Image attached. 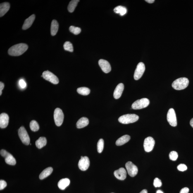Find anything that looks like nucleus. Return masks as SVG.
I'll return each mask as SVG.
<instances>
[{
    "instance_id": "6e6552de",
    "label": "nucleus",
    "mask_w": 193,
    "mask_h": 193,
    "mask_svg": "<svg viewBox=\"0 0 193 193\" xmlns=\"http://www.w3.org/2000/svg\"><path fill=\"white\" fill-rule=\"evenodd\" d=\"M0 153L1 155L5 158V162L7 164L11 165H15L16 164V160L10 153L4 149H1Z\"/></svg>"
},
{
    "instance_id": "72a5a7b5",
    "label": "nucleus",
    "mask_w": 193,
    "mask_h": 193,
    "mask_svg": "<svg viewBox=\"0 0 193 193\" xmlns=\"http://www.w3.org/2000/svg\"><path fill=\"white\" fill-rule=\"evenodd\" d=\"M153 185L155 187H160L162 185V183L161 180L158 178L154 179L153 182Z\"/></svg>"
},
{
    "instance_id": "2eb2a0df",
    "label": "nucleus",
    "mask_w": 193,
    "mask_h": 193,
    "mask_svg": "<svg viewBox=\"0 0 193 193\" xmlns=\"http://www.w3.org/2000/svg\"><path fill=\"white\" fill-rule=\"evenodd\" d=\"M114 174L118 180H123L126 178L127 172L125 168H120L118 170L115 171Z\"/></svg>"
},
{
    "instance_id": "7ed1b4c3",
    "label": "nucleus",
    "mask_w": 193,
    "mask_h": 193,
    "mask_svg": "<svg viewBox=\"0 0 193 193\" xmlns=\"http://www.w3.org/2000/svg\"><path fill=\"white\" fill-rule=\"evenodd\" d=\"M138 115L134 114H128L123 115L118 118V121L120 123L127 124L134 123L138 120Z\"/></svg>"
},
{
    "instance_id": "c9c22d12",
    "label": "nucleus",
    "mask_w": 193,
    "mask_h": 193,
    "mask_svg": "<svg viewBox=\"0 0 193 193\" xmlns=\"http://www.w3.org/2000/svg\"><path fill=\"white\" fill-rule=\"evenodd\" d=\"M7 184L5 181L3 180H0V189L2 190L7 186Z\"/></svg>"
},
{
    "instance_id": "393cba45",
    "label": "nucleus",
    "mask_w": 193,
    "mask_h": 193,
    "mask_svg": "<svg viewBox=\"0 0 193 193\" xmlns=\"http://www.w3.org/2000/svg\"><path fill=\"white\" fill-rule=\"evenodd\" d=\"M47 143V141L45 137H41L38 139L36 142V147L38 149H41L45 146Z\"/></svg>"
},
{
    "instance_id": "f8f14e48",
    "label": "nucleus",
    "mask_w": 193,
    "mask_h": 193,
    "mask_svg": "<svg viewBox=\"0 0 193 193\" xmlns=\"http://www.w3.org/2000/svg\"><path fill=\"white\" fill-rule=\"evenodd\" d=\"M155 144V141L152 137H149L144 139V146L145 151L150 152L152 150Z\"/></svg>"
},
{
    "instance_id": "f3484780",
    "label": "nucleus",
    "mask_w": 193,
    "mask_h": 193,
    "mask_svg": "<svg viewBox=\"0 0 193 193\" xmlns=\"http://www.w3.org/2000/svg\"><path fill=\"white\" fill-rule=\"evenodd\" d=\"M124 89V86L123 83L119 84L117 86L114 92V97L115 99H118L121 96Z\"/></svg>"
},
{
    "instance_id": "473e14b6",
    "label": "nucleus",
    "mask_w": 193,
    "mask_h": 193,
    "mask_svg": "<svg viewBox=\"0 0 193 193\" xmlns=\"http://www.w3.org/2000/svg\"><path fill=\"white\" fill-rule=\"evenodd\" d=\"M178 157V153L175 151H172L169 154V158L172 161H176Z\"/></svg>"
},
{
    "instance_id": "e433bc0d",
    "label": "nucleus",
    "mask_w": 193,
    "mask_h": 193,
    "mask_svg": "<svg viewBox=\"0 0 193 193\" xmlns=\"http://www.w3.org/2000/svg\"><path fill=\"white\" fill-rule=\"evenodd\" d=\"M19 83L20 87L22 89L25 88L26 87V83L23 79H21V80L19 81Z\"/></svg>"
},
{
    "instance_id": "4468645a",
    "label": "nucleus",
    "mask_w": 193,
    "mask_h": 193,
    "mask_svg": "<svg viewBox=\"0 0 193 193\" xmlns=\"http://www.w3.org/2000/svg\"><path fill=\"white\" fill-rule=\"evenodd\" d=\"M99 66L102 70L105 73H107L111 71V68L110 64L106 60L103 59H100L99 62Z\"/></svg>"
},
{
    "instance_id": "58836bf2",
    "label": "nucleus",
    "mask_w": 193,
    "mask_h": 193,
    "mask_svg": "<svg viewBox=\"0 0 193 193\" xmlns=\"http://www.w3.org/2000/svg\"><path fill=\"white\" fill-rule=\"evenodd\" d=\"M4 84L3 82H0V95H1L2 94V90L4 89Z\"/></svg>"
},
{
    "instance_id": "aec40b11",
    "label": "nucleus",
    "mask_w": 193,
    "mask_h": 193,
    "mask_svg": "<svg viewBox=\"0 0 193 193\" xmlns=\"http://www.w3.org/2000/svg\"><path fill=\"white\" fill-rule=\"evenodd\" d=\"M89 124V120L87 118L83 117L79 119L76 123L77 127L78 128H81L87 126Z\"/></svg>"
},
{
    "instance_id": "0eeeda50",
    "label": "nucleus",
    "mask_w": 193,
    "mask_h": 193,
    "mask_svg": "<svg viewBox=\"0 0 193 193\" xmlns=\"http://www.w3.org/2000/svg\"><path fill=\"white\" fill-rule=\"evenodd\" d=\"M42 77L45 80L51 82L53 84H56L59 83V80L58 77L54 74L48 70H46V71L43 72Z\"/></svg>"
},
{
    "instance_id": "f257e3e1",
    "label": "nucleus",
    "mask_w": 193,
    "mask_h": 193,
    "mask_svg": "<svg viewBox=\"0 0 193 193\" xmlns=\"http://www.w3.org/2000/svg\"><path fill=\"white\" fill-rule=\"evenodd\" d=\"M28 49V46L25 44H20L12 46L9 49L8 53L11 56H18L23 54Z\"/></svg>"
},
{
    "instance_id": "9b49d317",
    "label": "nucleus",
    "mask_w": 193,
    "mask_h": 193,
    "mask_svg": "<svg viewBox=\"0 0 193 193\" xmlns=\"http://www.w3.org/2000/svg\"><path fill=\"white\" fill-rule=\"evenodd\" d=\"M145 70V67L144 64L142 62L139 63L137 65L134 73V78L135 80H139L142 77Z\"/></svg>"
},
{
    "instance_id": "c85d7f7f",
    "label": "nucleus",
    "mask_w": 193,
    "mask_h": 193,
    "mask_svg": "<svg viewBox=\"0 0 193 193\" xmlns=\"http://www.w3.org/2000/svg\"><path fill=\"white\" fill-rule=\"evenodd\" d=\"M30 127L31 130L33 132L37 131L39 129V124L35 120H33L30 122Z\"/></svg>"
},
{
    "instance_id": "2f4dec72",
    "label": "nucleus",
    "mask_w": 193,
    "mask_h": 193,
    "mask_svg": "<svg viewBox=\"0 0 193 193\" xmlns=\"http://www.w3.org/2000/svg\"><path fill=\"white\" fill-rule=\"evenodd\" d=\"M69 30L70 32H72L75 35H78L80 34L81 31V30L80 28L75 27L73 26H71L69 28Z\"/></svg>"
},
{
    "instance_id": "39448f33",
    "label": "nucleus",
    "mask_w": 193,
    "mask_h": 193,
    "mask_svg": "<svg viewBox=\"0 0 193 193\" xmlns=\"http://www.w3.org/2000/svg\"><path fill=\"white\" fill-rule=\"evenodd\" d=\"M18 134L20 140L23 144L26 145L30 144V138L25 127H20L19 129Z\"/></svg>"
},
{
    "instance_id": "ea45409f",
    "label": "nucleus",
    "mask_w": 193,
    "mask_h": 193,
    "mask_svg": "<svg viewBox=\"0 0 193 193\" xmlns=\"http://www.w3.org/2000/svg\"><path fill=\"white\" fill-rule=\"evenodd\" d=\"M145 1L146 2L149 3H151H151H154L155 1V0H146Z\"/></svg>"
},
{
    "instance_id": "37998d69",
    "label": "nucleus",
    "mask_w": 193,
    "mask_h": 193,
    "mask_svg": "<svg viewBox=\"0 0 193 193\" xmlns=\"http://www.w3.org/2000/svg\"><path fill=\"white\" fill-rule=\"evenodd\" d=\"M156 193H163V191L161 190H158L157 191Z\"/></svg>"
},
{
    "instance_id": "f03ea898",
    "label": "nucleus",
    "mask_w": 193,
    "mask_h": 193,
    "mask_svg": "<svg viewBox=\"0 0 193 193\" xmlns=\"http://www.w3.org/2000/svg\"><path fill=\"white\" fill-rule=\"evenodd\" d=\"M188 79L182 77L177 79L172 83V87L176 90H181L185 89L187 87L189 84Z\"/></svg>"
},
{
    "instance_id": "9d476101",
    "label": "nucleus",
    "mask_w": 193,
    "mask_h": 193,
    "mask_svg": "<svg viewBox=\"0 0 193 193\" xmlns=\"http://www.w3.org/2000/svg\"><path fill=\"white\" fill-rule=\"evenodd\" d=\"M125 166L128 175L130 176L134 177L137 175L138 169L137 167L131 162H127Z\"/></svg>"
},
{
    "instance_id": "4c0bfd02",
    "label": "nucleus",
    "mask_w": 193,
    "mask_h": 193,
    "mask_svg": "<svg viewBox=\"0 0 193 193\" xmlns=\"http://www.w3.org/2000/svg\"><path fill=\"white\" fill-rule=\"evenodd\" d=\"M189 189L188 188L185 187L181 189L180 193H188Z\"/></svg>"
},
{
    "instance_id": "b1692460",
    "label": "nucleus",
    "mask_w": 193,
    "mask_h": 193,
    "mask_svg": "<svg viewBox=\"0 0 193 193\" xmlns=\"http://www.w3.org/2000/svg\"><path fill=\"white\" fill-rule=\"evenodd\" d=\"M59 28V24L56 20H53L52 22L51 25V31L52 36L56 35Z\"/></svg>"
},
{
    "instance_id": "4be33fe9",
    "label": "nucleus",
    "mask_w": 193,
    "mask_h": 193,
    "mask_svg": "<svg viewBox=\"0 0 193 193\" xmlns=\"http://www.w3.org/2000/svg\"><path fill=\"white\" fill-rule=\"evenodd\" d=\"M131 137L128 135H125L122 136L121 137L118 139L116 141L115 144L117 146H120L122 145L127 143L130 141Z\"/></svg>"
},
{
    "instance_id": "20e7f679",
    "label": "nucleus",
    "mask_w": 193,
    "mask_h": 193,
    "mask_svg": "<svg viewBox=\"0 0 193 193\" xmlns=\"http://www.w3.org/2000/svg\"><path fill=\"white\" fill-rule=\"evenodd\" d=\"M149 104V99L146 98H143L134 102L132 105V108L134 110L141 109L147 107Z\"/></svg>"
},
{
    "instance_id": "bb28decb",
    "label": "nucleus",
    "mask_w": 193,
    "mask_h": 193,
    "mask_svg": "<svg viewBox=\"0 0 193 193\" xmlns=\"http://www.w3.org/2000/svg\"><path fill=\"white\" fill-rule=\"evenodd\" d=\"M79 1V0H72L70 1L68 7V11L70 12H73Z\"/></svg>"
},
{
    "instance_id": "f704fd0d",
    "label": "nucleus",
    "mask_w": 193,
    "mask_h": 193,
    "mask_svg": "<svg viewBox=\"0 0 193 193\" xmlns=\"http://www.w3.org/2000/svg\"><path fill=\"white\" fill-rule=\"evenodd\" d=\"M177 169L181 171H184L187 170V167L184 164H181L177 166Z\"/></svg>"
},
{
    "instance_id": "412c9836",
    "label": "nucleus",
    "mask_w": 193,
    "mask_h": 193,
    "mask_svg": "<svg viewBox=\"0 0 193 193\" xmlns=\"http://www.w3.org/2000/svg\"><path fill=\"white\" fill-rule=\"evenodd\" d=\"M70 183V181L68 178H65L61 179L58 182V186L59 189L64 190L69 185Z\"/></svg>"
},
{
    "instance_id": "cd10ccee",
    "label": "nucleus",
    "mask_w": 193,
    "mask_h": 193,
    "mask_svg": "<svg viewBox=\"0 0 193 193\" xmlns=\"http://www.w3.org/2000/svg\"><path fill=\"white\" fill-rule=\"evenodd\" d=\"M77 92L79 94L83 96H87L90 94V90L88 88L82 87L77 89Z\"/></svg>"
},
{
    "instance_id": "dca6fc26",
    "label": "nucleus",
    "mask_w": 193,
    "mask_h": 193,
    "mask_svg": "<svg viewBox=\"0 0 193 193\" xmlns=\"http://www.w3.org/2000/svg\"><path fill=\"white\" fill-rule=\"evenodd\" d=\"M9 120V117L6 113H1L0 115V127L4 128L8 126Z\"/></svg>"
},
{
    "instance_id": "6ab92c4d",
    "label": "nucleus",
    "mask_w": 193,
    "mask_h": 193,
    "mask_svg": "<svg viewBox=\"0 0 193 193\" xmlns=\"http://www.w3.org/2000/svg\"><path fill=\"white\" fill-rule=\"evenodd\" d=\"M10 5L8 2L1 3L0 5V17H2L6 14L9 10Z\"/></svg>"
},
{
    "instance_id": "1a4fd4ad",
    "label": "nucleus",
    "mask_w": 193,
    "mask_h": 193,
    "mask_svg": "<svg viewBox=\"0 0 193 193\" xmlns=\"http://www.w3.org/2000/svg\"><path fill=\"white\" fill-rule=\"evenodd\" d=\"M167 120L171 126L173 127L177 126L176 116L175 110L173 108H170L168 110V114H167Z\"/></svg>"
},
{
    "instance_id": "ddd939ff",
    "label": "nucleus",
    "mask_w": 193,
    "mask_h": 193,
    "mask_svg": "<svg viewBox=\"0 0 193 193\" xmlns=\"http://www.w3.org/2000/svg\"><path fill=\"white\" fill-rule=\"evenodd\" d=\"M90 165V161L88 157L87 156L81 157V159L79 161L78 168L82 171L87 170Z\"/></svg>"
},
{
    "instance_id": "5701e85b",
    "label": "nucleus",
    "mask_w": 193,
    "mask_h": 193,
    "mask_svg": "<svg viewBox=\"0 0 193 193\" xmlns=\"http://www.w3.org/2000/svg\"><path fill=\"white\" fill-rule=\"evenodd\" d=\"M53 171V169L51 167H49V168H46L41 172L39 175V179L41 180H43V179L46 178L51 174Z\"/></svg>"
},
{
    "instance_id": "a211bd4d",
    "label": "nucleus",
    "mask_w": 193,
    "mask_h": 193,
    "mask_svg": "<svg viewBox=\"0 0 193 193\" xmlns=\"http://www.w3.org/2000/svg\"><path fill=\"white\" fill-rule=\"evenodd\" d=\"M35 19V15H31L29 18H27L24 22L22 27V29L23 30H26L30 28L33 23Z\"/></svg>"
},
{
    "instance_id": "c756f323",
    "label": "nucleus",
    "mask_w": 193,
    "mask_h": 193,
    "mask_svg": "<svg viewBox=\"0 0 193 193\" xmlns=\"http://www.w3.org/2000/svg\"><path fill=\"white\" fill-rule=\"evenodd\" d=\"M64 48L65 50L73 52V45L71 43L68 41L65 42L63 45Z\"/></svg>"
},
{
    "instance_id": "a878e982",
    "label": "nucleus",
    "mask_w": 193,
    "mask_h": 193,
    "mask_svg": "<svg viewBox=\"0 0 193 193\" xmlns=\"http://www.w3.org/2000/svg\"><path fill=\"white\" fill-rule=\"evenodd\" d=\"M114 11L115 13L119 14L121 16H123L126 13L127 10L125 7L118 6L115 8Z\"/></svg>"
},
{
    "instance_id": "423d86ee",
    "label": "nucleus",
    "mask_w": 193,
    "mask_h": 193,
    "mask_svg": "<svg viewBox=\"0 0 193 193\" xmlns=\"http://www.w3.org/2000/svg\"><path fill=\"white\" fill-rule=\"evenodd\" d=\"M64 115L62 111L59 108L55 110L54 113V118L55 124L57 126H60L63 123Z\"/></svg>"
},
{
    "instance_id": "79ce46f5",
    "label": "nucleus",
    "mask_w": 193,
    "mask_h": 193,
    "mask_svg": "<svg viewBox=\"0 0 193 193\" xmlns=\"http://www.w3.org/2000/svg\"><path fill=\"white\" fill-rule=\"evenodd\" d=\"M190 124L191 126L193 128V118L192 119L190 120Z\"/></svg>"
},
{
    "instance_id": "7c9ffc66",
    "label": "nucleus",
    "mask_w": 193,
    "mask_h": 193,
    "mask_svg": "<svg viewBox=\"0 0 193 193\" xmlns=\"http://www.w3.org/2000/svg\"><path fill=\"white\" fill-rule=\"evenodd\" d=\"M104 142L102 139H99L97 145V149L98 152L101 153L102 152L104 148Z\"/></svg>"
},
{
    "instance_id": "a19ab883",
    "label": "nucleus",
    "mask_w": 193,
    "mask_h": 193,
    "mask_svg": "<svg viewBox=\"0 0 193 193\" xmlns=\"http://www.w3.org/2000/svg\"><path fill=\"white\" fill-rule=\"evenodd\" d=\"M139 193H148L146 189H143V190L141 191Z\"/></svg>"
}]
</instances>
